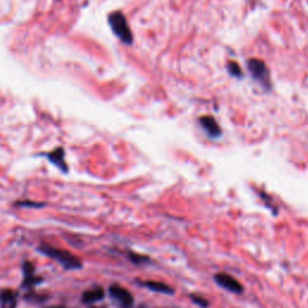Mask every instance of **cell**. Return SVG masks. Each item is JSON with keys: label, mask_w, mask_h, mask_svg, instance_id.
I'll use <instances>...</instances> for the list:
<instances>
[{"label": "cell", "mask_w": 308, "mask_h": 308, "mask_svg": "<svg viewBox=\"0 0 308 308\" xmlns=\"http://www.w3.org/2000/svg\"><path fill=\"white\" fill-rule=\"evenodd\" d=\"M200 124L204 128V130L210 135L211 137H218L221 136L222 130L219 128L218 123L216 122V119L211 116H205L200 118Z\"/></svg>", "instance_id": "8"}, {"label": "cell", "mask_w": 308, "mask_h": 308, "mask_svg": "<svg viewBox=\"0 0 308 308\" xmlns=\"http://www.w3.org/2000/svg\"><path fill=\"white\" fill-rule=\"evenodd\" d=\"M16 205L22 207H43L45 204H40V202H34V201H18Z\"/></svg>", "instance_id": "15"}, {"label": "cell", "mask_w": 308, "mask_h": 308, "mask_svg": "<svg viewBox=\"0 0 308 308\" xmlns=\"http://www.w3.org/2000/svg\"><path fill=\"white\" fill-rule=\"evenodd\" d=\"M108 23L118 39H121L123 42L127 45L133 43V34H131L130 28H129L127 18L122 12H113L108 16Z\"/></svg>", "instance_id": "2"}, {"label": "cell", "mask_w": 308, "mask_h": 308, "mask_svg": "<svg viewBox=\"0 0 308 308\" xmlns=\"http://www.w3.org/2000/svg\"><path fill=\"white\" fill-rule=\"evenodd\" d=\"M140 284L145 288H147L152 292H157V293H163V294H174L175 289L172 288L171 286L169 284L164 283V282H158V281H145V282H140Z\"/></svg>", "instance_id": "9"}, {"label": "cell", "mask_w": 308, "mask_h": 308, "mask_svg": "<svg viewBox=\"0 0 308 308\" xmlns=\"http://www.w3.org/2000/svg\"><path fill=\"white\" fill-rule=\"evenodd\" d=\"M22 270H23V275H24V278H23V283H22L23 288L31 290L35 286H37V284H40L41 282H42V277H40V276L35 274L34 264L29 262V260L23 262Z\"/></svg>", "instance_id": "6"}, {"label": "cell", "mask_w": 308, "mask_h": 308, "mask_svg": "<svg viewBox=\"0 0 308 308\" xmlns=\"http://www.w3.org/2000/svg\"><path fill=\"white\" fill-rule=\"evenodd\" d=\"M228 70L231 75L235 76V77H241V76H242L241 67L239 66V64L235 63V61H231V63H229Z\"/></svg>", "instance_id": "14"}, {"label": "cell", "mask_w": 308, "mask_h": 308, "mask_svg": "<svg viewBox=\"0 0 308 308\" xmlns=\"http://www.w3.org/2000/svg\"><path fill=\"white\" fill-rule=\"evenodd\" d=\"M47 157L49 158V160L52 161V163L55 164V165L58 166V168L63 170V171H66V164L65 161H64V152L61 148H57L54 152H52V153L47 154Z\"/></svg>", "instance_id": "11"}, {"label": "cell", "mask_w": 308, "mask_h": 308, "mask_svg": "<svg viewBox=\"0 0 308 308\" xmlns=\"http://www.w3.org/2000/svg\"><path fill=\"white\" fill-rule=\"evenodd\" d=\"M18 293L12 289H2L0 292V308H16Z\"/></svg>", "instance_id": "7"}, {"label": "cell", "mask_w": 308, "mask_h": 308, "mask_svg": "<svg viewBox=\"0 0 308 308\" xmlns=\"http://www.w3.org/2000/svg\"><path fill=\"white\" fill-rule=\"evenodd\" d=\"M105 298V289L102 287H95V288L86 290L82 294V301L84 304H93V302L100 301Z\"/></svg>", "instance_id": "10"}, {"label": "cell", "mask_w": 308, "mask_h": 308, "mask_svg": "<svg viewBox=\"0 0 308 308\" xmlns=\"http://www.w3.org/2000/svg\"><path fill=\"white\" fill-rule=\"evenodd\" d=\"M128 258H129V260H130L131 263L137 264V265H139V264L149 263V258L147 257V255H143V254H140V253H135V252H129Z\"/></svg>", "instance_id": "12"}, {"label": "cell", "mask_w": 308, "mask_h": 308, "mask_svg": "<svg viewBox=\"0 0 308 308\" xmlns=\"http://www.w3.org/2000/svg\"><path fill=\"white\" fill-rule=\"evenodd\" d=\"M215 281L217 284L222 287V288L229 290V292L235 293V294H241L243 292V286L240 283L236 278L231 275L225 274V272H219L215 275Z\"/></svg>", "instance_id": "5"}, {"label": "cell", "mask_w": 308, "mask_h": 308, "mask_svg": "<svg viewBox=\"0 0 308 308\" xmlns=\"http://www.w3.org/2000/svg\"><path fill=\"white\" fill-rule=\"evenodd\" d=\"M108 293L112 296V299L121 304L123 308L133 307L134 296L128 289H125L124 287L119 286V284H112V286H110V288H108Z\"/></svg>", "instance_id": "4"}, {"label": "cell", "mask_w": 308, "mask_h": 308, "mask_svg": "<svg viewBox=\"0 0 308 308\" xmlns=\"http://www.w3.org/2000/svg\"><path fill=\"white\" fill-rule=\"evenodd\" d=\"M248 70L254 80H257L259 83H262L264 87L270 88V74L264 61L259 59H249Z\"/></svg>", "instance_id": "3"}, {"label": "cell", "mask_w": 308, "mask_h": 308, "mask_svg": "<svg viewBox=\"0 0 308 308\" xmlns=\"http://www.w3.org/2000/svg\"><path fill=\"white\" fill-rule=\"evenodd\" d=\"M37 252L59 263L65 270H80L83 266L80 257L71 253V252L65 251V249L53 247L48 243H41L37 247Z\"/></svg>", "instance_id": "1"}, {"label": "cell", "mask_w": 308, "mask_h": 308, "mask_svg": "<svg viewBox=\"0 0 308 308\" xmlns=\"http://www.w3.org/2000/svg\"><path fill=\"white\" fill-rule=\"evenodd\" d=\"M46 308H67V307H64V306H51V307H46Z\"/></svg>", "instance_id": "16"}, {"label": "cell", "mask_w": 308, "mask_h": 308, "mask_svg": "<svg viewBox=\"0 0 308 308\" xmlns=\"http://www.w3.org/2000/svg\"><path fill=\"white\" fill-rule=\"evenodd\" d=\"M189 298L195 305H198V306H200L201 308H207L210 306V301H208L206 298H204V296L198 294H190Z\"/></svg>", "instance_id": "13"}]
</instances>
